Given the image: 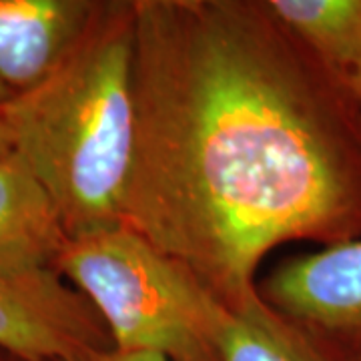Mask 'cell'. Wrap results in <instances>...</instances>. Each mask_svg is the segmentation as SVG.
<instances>
[{"label": "cell", "instance_id": "cell-1", "mask_svg": "<svg viewBox=\"0 0 361 361\" xmlns=\"http://www.w3.org/2000/svg\"><path fill=\"white\" fill-rule=\"evenodd\" d=\"M123 223L231 305L283 243L361 239V104L267 0H135Z\"/></svg>", "mask_w": 361, "mask_h": 361}, {"label": "cell", "instance_id": "cell-2", "mask_svg": "<svg viewBox=\"0 0 361 361\" xmlns=\"http://www.w3.org/2000/svg\"><path fill=\"white\" fill-rule=\"evenodd\" d=\"M135 0H99L47 80L0 106L13 151L49 193L68 239L123 223L133 159Z\"/></svg>", "mask_w": 361, "mask_h": 361}, {"label": "cell", "instance_id": "cell-3", "mask_svg": "<svg viewBox=\"0 0 361 361\" xmlns=\"http://www.w3.org/2000/svg\"><path fill=\"white\" fill-rule=\"evenodd\" d=\"M52 269L101 313L116 351L219 361L227 303L125 223L68 239Z\"/></svg>", "mask_w": 361, "mask_h": 361}, {"label": "cell", "instance_id": "cell-4", "mask_svg": "<svg viewBox=\"0 0 361 361\" xmlns=\"http://www.w3.org/2000/svg\"><path fill=\"white\" fill-rule=\"evenodd\" d=\"M257 293L329 361H361V239L287 259Z\"/></svg>", "mask_w": 361, "mask_h": 361}, {"label": "cell", "instance_id": "cell-5", "mask_svg": "<svg viewBox=\"0 0 361 361\" xmlns=\"http://www.w3.org/2000/svg\"><path fill=\"white\" fill-rule=\"evenodd\" d=\"M0 348L37 361L115 349L101 313L54 269L0 281Z\"/></svg>", "mask_w": 361, "mask_h": 361}, {"label": "cell", "instance_id": "cell-6", "mask_svg": "<svg viewBox=\"0 0 361 361\" xmlns=\"http://www.w3.org/2000/svg\"><path fill=\"white\" fill-rule=\"evenodd\" d=\"M99 0H0V85L28 92L51 77L87 30Z\"/></svg>", "mask_w": 361, "mask_h": 361}, {"label": "cell", "instance_id": "cell-7", "mask_svg": "<svg viewBox=\"0 0 361 361\" xmlns=\"http://www.w3.org/2000/svg\"><path fill=\"white\" fill-rule=\"evenodd\" d=\"M68 243L49 193L14 151L0 155V281L52 269Z\"/></svg>", "mask_w": 361, "mask_h": 361}, {"label": "cell", "instance_id": "cell-8", "mask_svg": "<svg viewBox=\"0 0 361 361\" xmlns=\"http://www.w3.org/2000/svg\"><path fill=\"white\" fill-rule=\"evenodd\" d=\"M313 59L343 89L361 92V0H267Z\"/></svg>", "mask_w": 361, "mask_h": 361}, {"label": "cell", "instance_id": "cell-9", "mask_svg": "<svg viewBox=\"0 0 361 361\" xmlns=\"http://www.w3.org/2000/svg\"><path fill=\"white\" fill-rule=\"evenodd\" d=\"M227 307L219 361H329L297 327L271 310L257 287Z\"/></svg>", "mask_w": 361, "mask_h": 361}, {"label": "cell", "instance_id": "cell-10", "mask_svg": "<svg viewBox=\"0 0 361 361\" xmlns=\"http://www.w3.org/2000/svg\"><path fill=\"white\" fill-rule=\"evenodd\" d=\"M65 361H169L161 355L153 353H123L116 349H103V351H89L77 357H71Z\"/></svg>", "mask_w": 361, "mask_h": 361}, {"label": "cell", "instance_id": "cell-11", "mask_svg": "<svg viewBox=\"0 0 361 361\" xmlns=\"http://www.w3.org/2000/svg\"><path fill=\"white\" fill-rule=\"evenodd\" d=\"M11 151H13L11 135H8V130H6L2 118H0V155H6V153H11Z\"/></svg>", "mask_w": 361, "mask_h": 361}, {"label": "cell", "instance_id": "cell-12", "mask_svg": "<svg viewBox=\"0 0 361 361\" xmlns=\"http://www.w3.org/2000/svg\"><path fill=\"white\" fill-rule=\"evenodd\" d=\"M0 361H37L30 360V357H25V355H18L14 351H8V349L0 348Z\"/></svg>", "mask_w": 361, "mask_h": 361}, {"label": "cell", "instance_id": "cell-13", "mask_svg": "<svg viewBox=\"0 0 361 361\" xmlns=\"http://www.w3.org/2000/svg\"><path fill=\"white\" fill-rule=\"evenodd\" d=\"M8 99H11V94H8V92H6V89H4V87L0 85V106L6 103Z\"/></svg>", "mask_w": 361, "mask_h": 361}, {"label": "cell", "instance_id": "cell-14", "mask_svg": "<svg viewBox=\"0 0 361 361\" xmlns=\"http://www.w3.org/2000/svg\"><path fill=\"white\" fill-rule=\"evenodd\" d=\"M360 104H361V92H360Z\"/></svg>", "mask_w": 361, "mask_h": 361}]
</instances>
